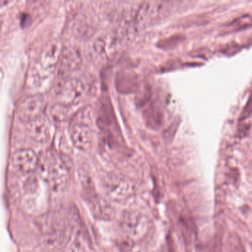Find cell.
<instances>
[{
	"mask_svg": "<svg viewBox=\"0 0 252 252\" xmlns=\"http://www.w3.org/2000/svg\"><path fill=\"white\" fill-rule=\"evenodd\" d=\"M45 100L40 95H32L23 98L17 107V116L28 124L43 115Z\"/></svg>",
	"mask_w": 252,
	"mask_h": 252,
	"instance_id": "cell-6",
	"label": "cell"
},
{
	"mask_svg": "<svg viewBox=\"0 0 252 252\" xmlns=\"http://www.w3.org/2000/svg\"><path fill=\"white\" fill-rule=\"evenodd\" d=\"M62 51L63 49L59 42H55L50 44L41 55L39 64H41L42 68L52 70L60 63Z\"/></svg>",
	"mask_w": 252,
	"mask_h": 252,
	"instance_id": "cell-11",
	"label": "cell"
},
{
	"mask_svg": "<svg viewBox=\"0 0 252 252\" xmlns=\"http://www.w3.org/2000/svg\"><path fill=\"white\" fill-rule=\"evenodd\" d=\"M82 249L79 235L72 230L63 241V252H82Z\"/></svg>",
	"mask_w": 252,
	"mask_h": 252,
	"instance_id": "cell-12",
	"label": "cell"
},
{
	"mask_svg": "<svg viewBox=\"0 0 252 252\" xmlns=\"http://www.w3.org/2000/svg\"><path fill=\"white\" fill-rule=\"evenodd\" d=\"M83 193L94 218L101 220H110L114 218V208L108 200L97 194L94 186L83 188Z\"/></svg>",
	"mask_w": 252,
	"mask_h": 252,
	"instance_id": "cell-3",
	"label": "cell"
},
{
	"mask_svg": "<svg viewBox=\"0 0 252 252\" xmlns=\"http://www.w3.org/2000/svg\"><path fill=\"white\" fill-rule=\"evenodd\" d=\"M81 63H82V58L78 49L73 47L64 48L60 56L59 71L63 75L70 73L79 68Z\"/></svg>",
	"mask_w": 252,
	"mask_h": 252,
	"instance_id": "cell-9",
	"label": "cell"
},
{
	"mask_svg": "<svg viewBox=\"0 0 252 252\" xmlns=\"http://www.w3.org/2000/svg\"><path fill=\"white\" fill-rule=\"evenodd\" d=\"M104 188L109 199L115 202L127 200L135 192V187L130 181L114 175L104 180Z\"/></svg>",
	"mask_w": 252,
	"mask_h": 252,
	"instance_id": "cell-5",
	"label": "cell"
},
{
	"mask_svg": "<svg viewBox=\"0 0 252 252\" xmlns=\"http://www.w3.org/2000/svg\"><path fill=\"white\" fill-rule=\"evenodd\" d=\"M37 155L31 149H20L11 156L13 169L22 175H28L34 172L39 166Z\"/></svg>",
	"mask_w": 252,
	"mask_h": 252,
	"instance_id": "cell-8",
	"label": "cell"
},
{
	"mask_svg": "<svg viewBox=\"0 0 252 252\" xmlns=\"http://www.w3.org/2000/svg\"><path fill=\"white\" fill-rule=\"evenodd\" d=\"M145 221L139 211L128 209L124 212L121 220V225L125 234L131 240H139L145 229Z\"/></svg>",
	"mask_w": 252,
	"mask_h": 252,
	"instance_id": "cell-7",
	"label": "cell"
},
{
	"mask_svg": "<svg viewBox=\"0 0 252 252\" xmlns=\"http://www.w3.org/2000/svg\"><path fill=\"white\" fill-rule=\"evenodd\" d=\"M45 173L53 191L63 192L67 189L70 183V172L63 160L56 158L48 159Z\"/></svg>",
	"mask_w": 252,
	"mask_h": 252,
	"instance_id": "cell-2",
	"label": "cell"
},
{
	"mask_svg": "<svg viewBox=\"0 0 252 252\" xmlns=\"http://www.w3.org/2000/svg\"><path fill=\"white\" fill-rule=\"evenodd\" d=\"M27 125L29 135L33 141L37 143L48 141L51 133V126L48 119L44 115Z\"/></svg>",
	"mask_w": 252,
	"mask_h": 252,
	"instance_id": "cell-10",
	"label": "cell"
},
{
	"mask_svg": "<svg viewBox=\"0 0 252 252\" xmlns=\"http://www.w3.org/2000/svg\"><path fill=\"white\" fill-rule=\"evenodd\" d=\"M57 252V251L54 250V249H49V250L45 251V252Z\"/></svg>",
	"mask_w": 252,
	"mask_h": 252,
	"instance_id": "cell-13",
	"label": "cell"
},
{
	"mask_svg": "<svg viewBox=\"0 0 252 252\" xmlns=\"http://www.w3.org/2000/svg\"><path fill=\"white\" fill-rule=\"evenodd\" d=\"M85 92L83 83L75 78H67L59 82L56 95L62 105L68 106L77 102Z\"/></svg>",
	"mask_w": 252,
	"mask_h": 252,
	"instance_id": "cell-4",
	"label": "cell"
},
{
	"mask_svg": "<svg viewBox=\"0 0 252 252\" xmlns=\"http://www.w3.org/2000/svg\"><path fill=\"white\" fill-rule=\"evenodd\" d=\"M88 109L75 115L70 125V137L75 147L79 150H88L94 142V131L91 126V112Z\"/></svg>",
	"mask_w": 252,
	"mask_h": 252,
	"instance_id": "cell-1",
	"label": "cell"
}]
</instances>
